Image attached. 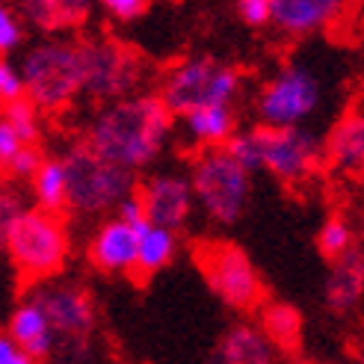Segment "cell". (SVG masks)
<instances>
[{"label":"cell","instance_id":"3957f363","mask_svg":"<svg viewBox=\"0 0 364 364\" xmlns=\"http://www.w3.org/2000/svg\"><path fill=\"white\" fill-rule=\"evenodd\" d=\"M68 175V208L83 216L116 210L127 196L136 193V178L116 163L104 160L86 142H77L60 157Z\"/></svg>","mask_w":364,"mask_h":364},{"label":"cell","instance_id":"e0dca14e","mask_svg":"<svg viewBox=\"0 0 364 364\" xmlns=\"http://www.w3.org/2000/svg\"><path fill=\"white\" fill-rule=\"evenodd\" d=\"M326 163L343 175L364 172V113H347L326 136Z\"/></svg>","mask_w":364,"mask_h":364},{"label":"cell","instance_id":"d590c367","mask_svg":"<svg viewBox=\"0 0 364 364\" xmlns=\"http://www.w3.org/2000/svg\"><path fill=\"white\" fill-rule=\"evenodd\" d=\"M4 193H6V190H4V184H0V198H4Z\"/></svg>","mask_w":364,"mask_h":364},{"label":"cell","instance_id":"d6a6232c","mask_svg":"<svg viewBox=\"0 0 364 364\" xmlns=\"http://www.w3.org/2000/svg\"><path fill=\"white\" fill-rule=\"evenodd\" d=\"M0 364H36V361L30 353L18 347L9 332H0Z\"/></svg>","mask_w":364,"mask_h":364},{"label":"cell","instance_id":"4fadbf2b","mask_svg":"<svg viewBox=\"0 0 364 364\" xmlns=\"http://www.w3.org/2000/svg\"><path fill=\"white\" fill-rule=\"evenodd\" d=\"M136 249H139V231H134L119 216L101 220L89 240V261L104 272H131L136 269Z\"/></svg>","mask_w":364,"mask_h":364},{"label":"cell","instance_id":"2e32d148","mask_svg":"<svg viewBox=\"0 0 364 364\" xmlns=\"http://www.w3.org/2000/svg\"><path fill=\"white\" fill-rule=\"evenodd\" d=\"M279 355L276 343L252 323L231 326L216 347V364H279Z\"/></svg>","mask_w":364,"mask_h":364},{"label":"cell","instance_id":"30bf717a","mask_svg":"<svg viewBox=\"0 0 364 364\" xmlns=\"http://www.w3.org/2000/svg\"><path fill=\"white\" fill-rule=\"evenodd\" d=\"M261 149V166L284 184H296L326 160L323 139L308 127H255Z\"/></svg>","mask_w":364,"mask_h":364},{"label":"cell","instance_id":"9a60e30c","mask_svg":"<svg viewBox=\"0 0 364 364\" xmlns=\"http://www.w3.org/2000/svg\"><path fill=\"white\" fill-rule=\"evenodd\" d=\"M323 299L332 311H353L364 299V252L361 249L353 246L347 255L332 261L329 272H326Z\"/></svg>","mask_w":364,"mask_h":364},{"label":"cell","instance_id":"d4e9b609","mask_svg":"<svg viewBox=\"0 0 364 364\" xmlns=\"http://www.w3.org/2000/svg\"><path fill=\"white\" fill-rule=\"evenodd\" d=\"M4 119L18 131V136L24 139V145H36V139H39V107H36L30 98L9 104L4 110Z\"/></svg>","mask_w":364,"mask_h":364},{"label":"cell","instance_id":"ffe728a7","mask_svg":"<svg viewBox=\"0 0 364 364\" xmlns=\"http://www.w3.org/2000/svg\"><path fill=\"white\" fill-rule=\"evenodd\" d=\"M261 332L276 343L279 353H290L299 347L302 314L287 302H269L261 308Z\"/></svg>","mask_w":364,"mask_h":364},{"label":"cell","instance_id":"e575fe53","mask_svg":"<svg viewBox=\"0 0 364 364\" xmlns=\"http://www.w3.org/2000/svg\"><path fill=\"white\" fill-rule=\"evenodd\" d=\"M353 364H364V343L358 347V353H355V358H353Z\"/></svg>","mask_w":364,"mask_h":364},{"label":"cell","instance_id":"5bb4252c","mask_svg":"<svg viewBox=\"0 0 364 364\" xmlns=\"http://www.w3.org/2000/svg\"><path fill=\"white\" fill-rule=\"evenodd\" d=\"M343 4L338 0H272V21L287 36H308L338 21Z\"/></svg>","mask_w":364,"mask_h":364},{"label":"cell","instance_id":"44dd1931","mask_svg":"<svg viewBox=\"0 0 364 364\" xmlns=\"http://www.w3.org/2000/svg\"><path fill=\"white\" fill-rule=\"evenodd\" d=\"M178 237L175 231L157 228V225H145L139 231V249H136V272L139 276H154L175 258Z\"/></svg>","mask_w":364,"mask_h":364},{"label":"cell","instance_id":"1f68e13d","mask_svg":"<svg viewBox=\"0 0 364 364\" xmlns=\"http://www.w3.org/2000/svg\"><path fill=\"white\" fill-rule=\"evenodd\" d=\"M104 9L110 12L116 21H134V18L149 12V4H145V0H107Z\"/></svg>","mask_w":364,"mask_h":364},{"label":"cell","instance_id":"d6986e66","mask_svg":"<svg viewBox=\"0 0 364 364\" xmlns=\"http://www.w3.org/2000/svg\"><path fill=\"white\" fill-rule=\"evenodd\" d=\"M184 127L205 149H223V145H228V139L237 134L234 131V110L231 107H220V104L202 107V110L184 116Z\"/></svg>","mask_w":364,"mask_h":364},{"label":"cell","instance_id":"8fae6325","mask_svg":"<svg viewBox=\"0 0 364 364\" xmlns=\"http://www.w3.org/2000/svg\"><path fill=\"white\" fill-rule=\"evenodd\" d=\"M45 311L57 341L86 343L95 329V302L75 282H42L27 294Z\"/></svg>","mask_w":364,"mask_h":364},{"label":"cell","instance_id":"f1b7e54d","mask_svg":"<svg viewBox=\"0 0 364 364\" xmlns=\"http://www.w3.org/2000/svg\"><path fill=\"white\" fill-rule=\"evenodd\" d=\"M21 149H24V139L18 136V131L4 116H0V169H9V163L18 157Z\"/></svg>","mask_w":364,"mask_h":364},{"label":"cell","instance_id":"ac0fdd59","mask_svg":"<svg viewBox=\"0 0 364 364\" xmlns=\"http://www.w3.org/2000/svg\"><path fill=\"white\" fill-rule=\"evenodd\" d=\"M6 332L12 335V341L18 343V347L33 355V361L48 358L53 353V347H57V335H53L45 311L30 296H24V302L15 305Z\"/></svg>","mask_w":364,"mask_h":364},{"label":"cell","instance_id":"f546056e","mask_svg":"<svg viewBox=\"0 0 364 364\" xmlns=\"http://www.w3.org/2000/svg\"><path fill=\"white\" fill-rule=\"evenodd\" d=\"M237 12L249 27H264L272 21V0H240Z\"/></svg>","mask_w":364,"mask_h":364},{"label":"cell","instance_id":"9c48e42d","mask_svg":"<svg viewBox=\"0 0 364 364\" xmlns=\"http://www.w3.org/2000/svg\"><path fill=\"white\" fill-rule=\"evenodd\" d=\"M198 267H202L216 299L225 302L228 308L249 311V308L261 305L264 282L258 276V269H255L252 258L237 243H228V240L208 243L198 252Z\"/></svg>","mask_w":364,"mask_h":364},{"label":"cell","instance_id":"7402d4cb","mask_svg":"<svg viewBox=\"0 0 364 364\" xmlns=\"http://www.w3.org/2000/svg\"><path fill=\"white\" fill-rule=\"evenodd\" d=\"M30 184H33V196L42 210L57 213V210L68 208V175H65V166L60 157H45L42 169L36 172Z\"/></svg>","mask_w":364,"mask_h":364},{"label":"cell","instance_id":"cb8c5ba5","mask_svg":"<svg viewBox=\"0 0 364 364\" xmlns=\"http://www.w3.org/2000/svg\"><path fill=\"white\" fill-rule=\"evenodd\" d=\"M317 246H320V252L329 261L341 258V255H347L353 249V228H350V223L343 220V216H329V220L323 223L320 234H317Z\"/></svg>","mask_w":364,"mask_h":364},{"label":"cell","instance_id":"52a82bcc","mask_svg":"<svg viewBox=\"0 0 364 364\" xmlns=\"http://www.w3.org/2000/svg\"><path fill=\"white\" fill-rule=\"evenodd\" d=\"M323 104V83L311 68L284 65L258 95V116L264 127H302Z\"/></svg>","mask_w":364,"mask_h":364},{"label":"cell","instance_id":"603a6c76","mask_svg":"<svg viewBox=\"0 0 364 364\" xmlns=\"http://www.w3.org/2000/svg\"><path fill=\"white\" fill-rule=\"evenodd\" d=\"M86 18V4H27V21L45 33L75 27Z\"/></svg>","mask_w":364,"mask_h":364},{"label":"cell","instance_id":"484cf974","mask_svg":"<svg viewBox=\"0 0 364 364\" xmlns=\"http://www.w3.org/2000/svg\"><path fill=\"white\" fill-rule=\"evenodd\" d=\"M27 98V89H24V77H21V68L12 65L9 60L0 57V104L9 107L15 101Z\"/></svg>","mask_w":364,"mask_h":364},{"label":"cell","instance_id":"ba28073f","mask_svg":"<svg viewBox=\"0 0 364 364\" xmlns=\"http://www.w3.org/2000/svg\"><path fill=\"white\" fill-rule=\"evenodd\" d=\"M139 80L142 60L136 50L113 39L83 42V95L113 104L136 95Z\"/></svg>","mask_w":364,"mask_h":364},{"label":"cell","instance_id":"8992f818","mask_svg":"<svg viewBox=\"0 0 364 364\" xmlns=\"http://www.w3.org/2000/svg\"><path fill=\"white\" fill-rule=\"evenodd\" d=\"M196 205L213 223L234 225L243 216L252 196V175L223 149H202L190 166Z\"/></svg>","mask_w":364,"mask_h":364},{"label":"cell","instance_id":"7c38bea8","mask_svg":"<svg viewBox=\"0 0 364 364\" xmlns=\"http://www.w3.org/2000/svg\"><path fill=\"white\" fill-rule=\"evenodd\" d=\"M136 196L142 198L149 223L166 231H178L184 225L196 205L190 175H178V172H154L142 178L136 184Z\"/></svg>","mask_w":364,"mask_h":364},{"label":"cell","instance_id":"277c9868","mask_svg":"<svg viewBox=\"0 0 364 364\" xmlns=\"http://www.w3.org/2000/svg\"><path fill=\"white\" fill-rule=\"evenodd\" d=\"M68 231L57 213L21 208L9 223L6 255L30 282H50L68 258Z\"/></svg>","mask_w":364,"mask_h":364},{"label":"cell","instance_id":"4316f807","mask_svg":"<svg viewBox=\"0 0 364 364\" xmlns=\"http://www.w3.org/2000/svg\"><path fill=\"white\" fill-rule=\"evenodd\" d=\"M21 42H24V24H21V18L15 15V9L0 4V57L12 53Z\"/></svg>","mask_w":364,"mask_h":364},{"label":"cell","instance_id":"6da1fadb","mask_svg":"<svg viewBox=\"0 0 364 364\" xmlns=\"http://www.w3.org/2000/svg\"><path fill=\"white\" fill-rule=\"evenodd\" d=\"M175 116L160 95L136 92L101 107L89 122L86 145L127 172H139L163 154Z\"/></svg>","mask_w":364,"mask_h":364},{"label":"cell","instance_id":"83f0119b","mask_svg":"<svg viewBox=\"0 0 364 364\" xmlns=\"http://www.w3.org/2000/svg\"><path fill=\"white\" fill-rule=\"evenodd\" d=\"M42 163H45V157H42V151L36 149V145H24L21 151H18V157L9 163V175L12 178H18V181H33L36 178V172L42 169Z\"/></svg>","mask_w":364,"mask_h":364},{"label":"cell","instance_id":"4dcf8cb0","mask_svg":"<svg viewBox=\"0 0 364 364\" xmlns=\"http://www.w3.org/2000/svg\"><path fill=\"white\" fill-rule=\"evenodd\" d=\"M116 216H119V220L122 223H127V225H131L134 231H142L145 225H151L149 223V216H145V208H142V198L134 193V196H127L124 198V202L116 208Z\"/></svg>","mask_w":364,"mask_h":364},{"label":"cell","instance_id":"7a4b0ae2","mask_svg":"<svg viewBox=\"0 0 364 364\" xmlns=\"http://www.w3.org/2000/svg\"><path fill=\"white\" fill-rule=\"evenodd\" d=\"M27 98L39 110H63L83 92V42L42 39L21 60Z\"/></svg>","mask_w":364,"mask_h":364},{"label":"cell","instance_id":"5b68a950","mask_svg":"<svg viewBox=\"0 0 364 364\" xmlns=\"http://www.w3.org/2000/svg\"><path fill=\"white\" fill-rule=\"evenodd\" d=\"M243 86L240 71L213 57H187L163 77L160 98L172 116H190L202 107H231Z\"/></svg>","mask_w":364,"mask_h":364},{"label":"cell","instance_id":"836d02e7","mask_svg":"<svg viewBox=\"0 0 364 364\" xmlns=\"http://www.w3.org/2000/svg\"><path fill=\"white\" fill-rule=\"evenodd\" d=\"M21 210V205H18V198L12 193H4V198H0V255L6 252V234H9V223L15 220V213Z\"/></svg>","mask_w":364,"mask_h":364},{"label":"cell","instance_id":"8d00e7d4","mask_svg":"<svg viewBox=\"0 0 364 364\" xmlns=\"http://www.w3.org/2000/svg\"><path fill=\"white\" fill-rule=\"evenodd\" d=\"M299 364H317V361H299Z\"/></svg>","mask_w":364,"mask_h":364}]
</instances>
